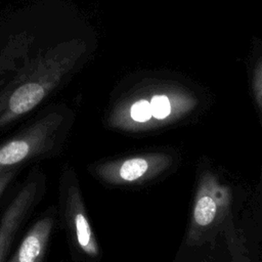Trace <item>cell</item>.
Returning <instances> with one entry per match:
<instances>
[{
  "label": "cell",
  "mask_w": 262,
  "mask_h": 262,
  "mask_svg": "<svg viewBox=\"0 0 262 262\" xmlns=\"http://www.w3.org/2000/svg\"><path fill=\"white\" fill-rule=\"evenodd\" d=\"M16 172H17L16 168H13V169H10V170L5 171L0 174V196L3 194L5 189L8 187V185L10 184V182L13 179Z\"/></svg>",
  "instance_id": "11"
},
{
  "label": "cell",
  "mask_w": 262,
  "mask_h": 262,
  "mask_svg": "<svg viewBox=\"0 0 262 262\" xmlns=\"http://www.w3.org/2000/svg\"><path fill=\"white\" fill-rule=\"evenodd\" d=\"M195 105V99L184 93H155L121 103L108 117L112 128L141 132L171 124Z\"/></svg>",
  "instance_id": "2"
},
{
  "label": "cell",
  "mask_w": 262,
  "mask_h": 262,
  "mask_svg": "<svg viewBox=\"0 0 262 262\" xmlns=\"http://www.w3.org/2000/svg\"><path fill=\"white\" fill-rule=\"evenodd\" d=\"M84 50L81 40H69L29 60L0 91V129L38 106L72 72Z\"/></svg>",
  "instance_id": "1"
},
{
  "label": "cell",
  "mask_w": 262,
  "mask_h": 262,
  "mask_svg": "<svg viewBox=\"0 0 262 262\" xmlns=\"http://www.w3.org/2000/svg\"><path fill=\"white\" fill-rule=\"evenodd\" d=\"M66 218L79 250L90 258L99 255V247L85 210L80 188L76 182L67 184L64 191Z\"/></svg>",
  "instance_id": "6"
},
{
  "label": "cell",
  "mask_w": 262,
  "mask_h": 262,
  "mask_svg": "<svg viewBox=\"0 0 262 262\" xmlns=\"http://www.w3.org/2000/svg\"><path fill=\"white\" fill-rule=\"evenodd\" d=\"M230 202L229 189L211 172L202 175L192 208L188 241H194L225 212Z\"/></svg>",
  "instance_id": "5"
},
{
  "label": "cell",
  "mask_w": 262,
  "mask_h": 262,
  "mask_svg": "<svg viewBox=\"0 0 262 262\" xmlns=\"http://www.w3.org/2000/svg\"><path fill=\"white\" fill-rule=\"evenodd\" d=\"M39 181L31 178L18 190L0 219V262L4 261L16 231L36 202Z\"/></svg>",
  "instance_id": "7"
},
{
  "label": "cell",
  "mask_w": 262,
  "mask_h": 262,
  "mask_svg": "<svg viewBox=\"0 0 262 262\" xmlns=\"http://www.w3.org/2000/svg\"><path fill=\"white\" fill-rule=\"evenodd\" d=\"M254 92L262 113V59L257 63L254 73Z\"/></svg>",
  "instance_id": "10"
},
{
  "label": "cell",
  "mask_w": 262,
  "mask_h": 262,
  "mask_svg": "<svg viewBox=\"0 0 262 262\" xmlns=\"http://www.w3.org/2000/svg\"><path fill=\"white\" fill-rule=\"evenodd\" d=\"M172 162L173 159L168 154L148 152L98 164L93 168V172L108 184H136L162 174Z\"/></svg>",
  "instance_id": "4"
},
{
  "label": "cell",
  "mask_w": 262,
  "mask_h": 262,
  "mask_svg": "<svg viewBox=\"0 0 262 262\" xmlns=\"http://www.w3.org/2000/svg\"><path fill=\"white\" fill-rule=\"evenodd\" d=\"M32 44L33 39L30 35L19 34L13 37L3 48L0 53V88L4 83L7 85L6 80L10 82L27 64Z\"/></svg>",
  "instance_id": "9"
},
{
  "label": "cell",
  "mask_w": 262,
  "mask_h": 262,
  "mask_svg": "<svg viewBox=\"0 0 262 262\" xmlns=\"http://www.w3.org/2000/svg\"><path fill=\"white\" fill-rule=\"evenodd\" d=\"M53 225L51 214L38 219L27 231L9 262H43Z\"/></svg>",
  "instance_id": "8"
},
{
  "label": "cell",
  "mask_w": 262,
  "mask_h": 262,
  "mask_svg": "<svg viewBox=\"0 0 262 262\" xmlns=\"http://www.w3.org/2000/svg\"><path fill=\"white\" fill-rule=\"evenodd\" d=\"M64 117L53 112L38 119L0 145V174L51 150Z\"/></svg>",
  "instance_id": "3"
}]
</instances>
